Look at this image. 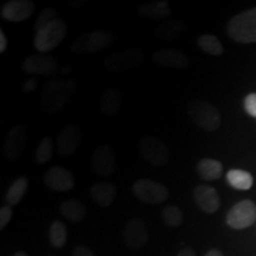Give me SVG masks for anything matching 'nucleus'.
<instances>
[{"instance_id":"f257e3e1","label":"nucleus","mask_w":256,"mask_h":256,"mask_svg":"<svg viewBox=\"0 0 256 256\" xmlns=\"http://www.w3.org/2000/svg\"><path fill=\"white\" fill-rule=\"evenodd\" d=\"M76 90V83L70 80H54L44 86L40 104L48 113L63 110L72 100Z\"/></svg>"},{"instance_id":"f03ea898","label":"nucleus","mask_w":256,"mask_h":256,"mask_svg":"<svg viewBox=\"0 0 256 256\" xmlns=\"http://www.w3.org/2000/svg\"><path fill=\"white\" fill-rule=\"evenodd\" d=\"M226 31L229 37L238 43H256V8L232 17L228 23Z\"/></svg>"},{"instance_id":"7ed1b4c3","label":"nucleus","mask_w":256,"mask_h":256,"mask_svg":"<svg viewBox=\"0 0 256 256\" xmlns=\"http://www.w3.org/2000/svg\"><path fill=\"white\" fill-rule=\"evenodd\" d=\"M190 118L202 130L212 132L220 126V114L215 106L206 100H192L186 106Z\"/></svg>"},{"instance_id":"20e7f679","label":"nucleus","mask_w":256,"mask_h":256,"mask_svg":"<svg viewBox=\"0 0 256 256\" xmlns=\"http://www.w3.org/2000/svg\"><path fill=\"white\" fill-rule=\"evenodd\" d=\"M113 42V37L107 31L86 32L72 42L70 50L74 54H95L104 50Z\"/></svg>"},{"instance_id":"39448f33","label":"nucleus","mask_w":256,"mask_h":256,"mask_svg":"<svg viewBox=\"0 0 256 256\" xmlns=\"http://www.w3.org/2000/svg\"><path fill=\"white\" fill-rule=\"evenodd\" d=\"M66 30H68V28H66V22L62 19H57L49 26L36 32L34 40V48L40 52H49L62 43L66 34Z\"/></svg>"},{"instance_id":"423d86ee","label":"nucleus","mask_w":256,"mask_h":256,"mask_svg":"<svg viewBox=\"0 0 256 256\" xmlns=\"http://www.w3.org/2000/svg\"><path fill=\"white\" fill-rule=\"evenodd\" d=\"M144 54L136 48L115 51L104 60V68L110 72H126L136 68L142 62Z\"/></svg>"},{"instance_id":"0eeeda50","label":"nucleus","mask_w":256,"mask_h":256,"mask_svg":"<svg viewBox=\"0 0 256 256\" xmlns=\"http://www.w3.org/2000/svg\"><path fill=\"white\" fill-rule=\"evenodd\" d=\"M133 192L140 202L145 204L164 203L170 196L168 188L152 179H139L133 184Z\"/></svg>"},{"instance_id":"6e6552de","label":"nucleus","mask_w":256,"mask_h":256,"mask_svg":"<svg viewBox=\"0 0 256 256\" xmlns=\"http://www.w3.org/2000/svg\"><path fill=\"white\" fill-rule=\"evenodd\" d=\"M139 150L144 159L153 166H164L170 160V151L166 144L159 138L147 136L139 142Z\"/></svg>"},{"instance_id":"1a4fd4ad","label":"nucleus","mask_w":256,"mask_h":256,"mask_svg":"<svg viewBox=\"0 0 256 256\" xmlns=\"http://www.w3.org/2000/svg\"><path fill=\"white\" fill-rule=\"evenodd\" d=\"M256 220V206L252 200L238 202L226 215V223L234 229H246L252 226Z\"/></svg>"},{"instance_id":"9d476101","label":"nucleus","mask_w":256,"mask_h":256,"mask_svg":"<svg viewBox=\"0 0 256 256\" xmlns=\"http://www.w3.org/2000/svg\"><path fill=\"white\" fill-rule=\"evenodd\" d=\"M92 168L98 176L110 177L116 170V156L110 145L96 147L92 156Z\"/></svg>"},{"instance_id":"9b49d317","label":"nucleus","mask_w":256,"mask_h":256,"mask_svg":"<svg viewBox=\"0 0 256 256\" xmlns=\"http://www.w3.org/2000/svg\"><path fill=\"white\" fill-rule=\"evenodd\" d=\"M23 69L30 75L51 76L57 72L58 60L51 55H31L25 58Z\"/></svg>"},{"instance_id":"f8f14e48","label":"nucleus","mask_w":256,"mask_h":256,"mask_svg":"<svg viewBox=\"0 0 256 256\" xmlns=\"http://www.w3.org/2000/svg\"><path fill=\"white\" fill-rule=\"evenodd\" d=\"M44 184L52 191L66 192L75 186V179L68 168L52 166L44 174Z\"/></svg>"},{"instance_id":"ddd939ff","label":"nucleus","mask_w":256,"mask_h":256,"mask_svg":"<svg viewBox=\"0 0 256 256\" xmlns=\"http://www.w3.org/2000/svg\"><path fill=\"white\" fill-rule=\"evenodd\" d=\"M124 244L132 249L144 247L148 241V232L145 222L140 218L130 220L124 226L122 232Z\"/></svg>"},{"instance_id":"4468645a","label":"nucleus","mask_w":256,"mask_h":256,"mask_svg":"<svg viewBox=\"0 0 256 256\" xmlns=\"http://www.w3.org/2000/svg\"><path fill=\"white\" fill-rule=\"evenodd\" d=\"M34 4L30 0H11L2 6L0 14L5 20L20 23L34 14Z\"/></svg>"},{"instance_id":"2eb2a0df","label":"nucleus","mask_w":256,"mask_h":256,"mask_svg":"<svg viewBox=\"0 0 256 256\" xmlns=\"http://www.w3.org/2000/svg\"><path fill=\"white\" fill-rule=\"evenodd\" d=\"M82 142V132L75 124H68L60 130L57 138V152L60 156H68L78 151Z\"/></svg>"},{"instance_id":"dca6fc26","label":"nucleus","mask_w":256,"mask_h":256,"mask_svg":"<svg viewBox=\"0 0 256 256\" xmlns=\"http://www.w3.org/2000/svg\"><path fill=\"white\" fill-rule=\"evenodd\" d=\"M28 142L26 130L22 124L12 127L6 136L4 144V153L5 156L11 162L18 159L22 152L24 151Z\"/></svg>"},{"instance_id":"f3484780","label":"nucleus","mask_w":256,"mask_h":256,"mask_svg":"<svg viewBox=\"0 0 256 256\" xmlns=\"http://www.w3.org/2000/svg\"><path fill=\"white\" fill-rule=\"evenodd\" d=\"M152 60L158 66L174 69H185L190 64V60H188L186 54L182 50L174 49V48L156 51L153 54Z\"/></svg>"},{"instance_id":"a211bd4d","label":"nucleus","mask_w":256,"mask_h":256,"mask_svg":"<svg viewBox=\"0 0 256 256\" xmlns=\"http://www.w3.org/2000/svg\"><path fill=\"white\" fill-rule=\"evenodd\" d=\"M194 198L200 209L206 214L216 212L220 206L218 194L209 185H198L194 190Z\"/></svg>"},{"instance_id":"6ab92c4d","label":"nucleus","mask_w":256,"mask_h":256,"mask_svg":"<svg viewBox=\"0 0 256 256\" xmlns=\"http://www.w3.org/2000/svg\"><path fill=\"white\" fill-rule=\"evenodd\" d=\"M185 30H186V26L183 22L177 20V19H168L156 28L154 34L156 37L160 40L171 42L178 40L184 34Z\"/></svg>"},{"instance_id":"aec40b11","label":"nucleus","mask_w":256,"mask_h":256,"mask_svg":"<svg viewBox=\"0 0 256 256\" xmlns=\"http://www.w3.org/2000/svg\"><path fill=\"white\" fill-rule=\"evenodd\" d=\"M90 196L98 206L107 208L116 197V188L110 183H96L90 188Z\"/></svg>"},{"instance_id":"412c9836","label":"nucleus","mask_w":256,"mask_h":256,"mask_svg":"<svg viewBox=\"0 0 256 256\" xmlns=\"http://www.w3.org/2000/svg\"><path fill=\"white\" fill-rule=\"evenodd\" d=\"M138 14L140 17L151 19V20H162L171 14V8L168 2H156L142 4L138 8Z\"/></svg>"},{"instance_id":"4be33fe9","label":"nucleus","mask_w":256,"mask_h":256,"mask_svg":"<svg viewBox=\"0 0 256 256\" xmlns=\"http://www.w3.org/2000/svg\"><path fill=\"white\" fill-rule=\"evenodd\" d=\"M121 107V94L116 88L107 89L100 98V110L106 116H114Z\"/></svg>"},{"instance_id":"5701e85b","label":"nucleus","mask_w":256,"mask_h":256,"mask_svg":"<svg viewBox=\"0 0 256 256\" xmlns=\"http://www.w3.org/2000/svg\"><path fill=\"white\" fill-rule=\"evenodd\" d=\"M60 211L63 217L72 223H81L87 215L84 204L78 200H64L60 206Z\"/></svg>"},{"instance_id":"b1692460","label":"nucleus","mask_w":256,"mask_h":256,"mask_svg":"<svg viewBox=\"0 0 256 256\" xmlns=\"http://www.w3.org/2000/svg\"><path fill=\"white\" fill-rule=\"evenodd\" d=\"M197 172L198 174H200V177L203 178L204 180H217V179H220V176H222L223 165L222 162L216 159L204 158L198 162Z\"/></svg>"},{"instance_id":"393cba45","label":"nucleus","mask_w":256,"mask_h":256,"mask_svg":"<svg viewBox=\"0 0 256 256\" xmlns=\"http://www.w3.org/2000/svg\"><path fill=\"white\" fill-rule=\"evenodd\" d=\"M226 180L230 184V186L238 190H249L252 186L254 179L249 172L244 170L234 168L226 174Z\"/></svg>"},{"instance_id":"a878e982","label":"nucleus","mask_w":256,"mask_h":256,"mask_svg":"<svg viewBox=\"0 0 256 256\" xmlns=\"http://www.w3.org/2000/svg\"><path fill=\"white\" fill-rule=\"evenodd\" d=\"M28 190V178L22 176L16 179V180L12 183L11 186L8 188V192H6L5 200L8 203V206H17V204L23 200Z\"/></svg>"},{"instance_id":"bb28decb","label":"nucleus","mask_w":256,"mask_h":256,"mask_svg":"<svg viewBox=\"0 0 256 256\" xmlns=\"http://www.w3.org/2000/svg\"><path fill=\"white\" fill-rule=\"evenodd\" d=\"M197 44L202 51L212 56H220L224 51L222 43L214 34H202L198 37Z\"/></svg>"},{"instance_id":"cd10ccee","label":"nucleus","mask_w":256,"mask_h":256,"mask_svg":"<svg viewBox=\"0 0 256 256\" xmlns=\"http://www.w3.org/2000/svg\"><path fill=\"white\" fill-rule=\"evenodd\" d=\"M66 238H68V230L66 224L60 220H55L51 223L49 228V241L52 247L62 248L66 246Z\"/></svg>"},{"instance_id":"c85d7f7f","label":"nucleus","mask_w":256,"mask_h":256,"mask_svg":"<svg viewBox=\"0 0 256 256\" xmlns=\"http://www.w3.org/2000/svg\"><path fill=\"white\" fill-rule=\"evenodd\" d=\"M162 220L170 228H178L184 222L183 211L177 206H168L162 209Z\"/></svg>"},{"instance_id":"c756f323","label":"nucleus","mask_w":256,"mask_h":256,"mask_svg":"<svg viewBox=\"0 0 256 256\" xmlns=\"http://www.w3.org/2000/svg\"><path fill=\"white\" fill-rule=\"evenodd\" d=\"M54 152V144L52 140L49 136L43 138V140L37 146L36 152H34V160L37 164L44 165L51 159Z\"/></svg>"},{"instance_id":"7c9ffc66","label":"nucleus","mask_w":256,"mask_h":256,"mask_svg":"<svg viewBox=\"0 0 256 256\" xmlns=\"http://www.w3.org/2000/svg\"><path fill=\"white\" fill-rule=\"evenodd\" d=\"M58 18H57V12L55 10L51 8H44L40 14V16H38L36 23H34V31L38 32L43 30L44 28L49 26L50 24H52Z\"/></svg>"},{"instance_id":"2f4dec72","label":"nucleus","mask_w":256,"mask_h":256,"mask_svg":"<svg viewBox=\"0 0 256 256\" xmlns=\"http://www.w3.org/2000/svg\"><path fill=\"white\" fill-rule=\"evenodd\" d=\"M244 110L250 116L256 119V92H252V94L246 96Z\"/></svg>"},{"instance_id":"473e14b6","label":"nucleus","mask_w":256,"mask_h":256,"mask_svg":"<svg viewBox=\"0 0 256 256\" xmlns=\"http://www.w3.org/2000/svg\"><path fill=\"white\" fill-rule=\"evenodd\" d=\"M14 215V211L10 206H4L0 209V229H4L8 226Z\"/></svg>"},{"instance_id":"72a5a7b5","label":"nucleus","mask_w":256,"mask_h":256,"mask_svg":"<svg viewBox=\"0 0 256 256\" xmlns=\"http://www.w3.org/2000/svg\"><path fill=\"white\" fill-rule=\"evenodd\" d=\"M72 256H94V252L86 246H78L72 250Z\"/></svg>"},{"instance_id":"f704fd0d","label":"nucleus","mask_w":256,"mask_h":256,"mask_svg":"<svg viewBox=\"0 0 256 256\" xmlns=\"http://www.w3.org/2000/svg\"><path fill=\"white\" fill-rule=\"evenodd\" d=\"M37 88V80L36 78H30L25 82V84L23 86V89L25 92H31L34 90H36Z\"/></svg>"},{"instance_id":"c9c22d12","label":"nucleus","mask_w":256,"mask_h":256,"mask_svg":"<svg viewBox=\"0 0 256 256\" xmlns=\"http://www.w3.org/2000/svg\"><path fill=\"white\" fill-rule=\"evenodd\" d=\"M8 48V40H6L5 32L0 30V52H4Z\"/></svg>"},{"instance_id":"e433bc0d","label":"nucleus","mask_w":256,"mask_h":256,"mask_svg":"<svg viewBox=\"0 0 256 256\" xmlns=\"http://www.w3.org/2000/svg\"><path fill=\"white\" fill-rule=\"evenodd\" d=\"M177 256H196V252L192 248H184L178 252Z\"/></svg>"},{"instance_id":"4c0bfd02","label":"nucleus","mask_w":256,"mask_h":256,"mask_svg":"<svg viewBox=\"0 0 256 256\" xmlns=\"http://www.w3.org/2000/svg\"><path fill=\"white\" fill-rule=\"evenodd\" d=\"M204 256H223V254L218 250V249H211V250L208 252Z\"/></svg>"},{"instance_id":"58836bf2","label":"nucleus","mask_w":256,"mask_h":256,"mask_svg":"<svg viewBox=\"0 0 256 256\" xmlns=\"http://www.w3.org/2000/svg\"><path fill=\"white\" fill-rule=\"evenodd\" d=\"M14 256H28V255L25 254V252H16Z\"/></svg>"}]
</instances>
